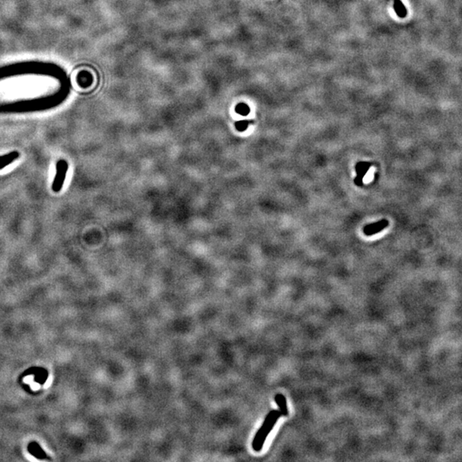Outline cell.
Listing matches in <instances>:
<instances>
[{
  "label": "cell",
  "mask_w": 462,
  "mask_h": 462,
  "mask_svg": "<svg viewBox=\"0 0 462 462\" xmlns=\"http://www.w3.org/2000/svg\"><path fill=\"white\" fill-rule=\"evenodd\" d=\"M281 416H282V413L279 410H272L266 415L264 423L258 430L252 443V447L254 451H261L266 438Z\"/></svg>",
  "instance_id": "6da1fadb"
},
{
  "label": "cell",
  "mask_w": 462,
  "mask_h": 462,
  "mask_svg": "<svg viewBox=\"0 0 462 462\" xmlns=\"http://www.w3.org/2000/svg\"><path fill=\"white\" fill-rule=\"evenodd\" d=\"M388 220L386 219H382L380 221L378 222H373V223H370V224H368V225L365 226L364 228V233L367 237H370V236H373L375 234L379 233L383 231L385 228H387L388 226Z\"/></svg>",
  "instance_id": "277c9868"
},
{
  "label": "cell",
  "mask_w": 462,
  "mask_h": 462,
  "mask_svg": "<svg viewBox=\"0 0 462 462\" xmlns=\"http://www.w3.org/2000/svg\"><path fill=\"white\" fill-rule=\"evenodd\" d=\"M236 112L239 114L240 116H247L250 113V108L245 103H240L236 106Z\"/></svg>",
  "instance_id": "ba28073f"
},
{
  "label": "cell",
  "mask_w": 462,
  "mask_h": 462,
  "mask_svg": "<svg viewBox=\"0 0 462 462\" xmlns=\"http://www.w3.org/2000/svg\"><path fill=\"white\" fill-rule=\"evenodd\" d=\"M68 170V163L64 159H60L56 163V170L55 178L53 183V190L56 193L60 192L64 186V181Z\"/></svg>",
  "instance_id": "7a4b0ae2"
},
{
  "label": "cell",
  "mask_w": 462,
  "mask_h": 462,
  "mask_svg": "<svg viewBox=\"0 0 462 462\" xmlns=\"http://www.w3.org/2000/svg\"><path fill=\"white\" fill-rule=\"evenodd\" d=\"M371 166H372V164L370 162L361 161V162L357 163L356 166H355L357 176L354 178V184L356 186H359V187L363 186V178L367 175V173L368 172V170L370 169Z\"/></svg>",
  "instance_id": "3957f363"
},
{
  "label": "cell",
  "mask_w": 462,
  "mask_h": 462,
  "mask_svg": "<svg viewBox=\"0 0 462 462\" xmlns=\"http://www.w3.org/2000/svg\"><path fill=\"white\" fill-rule=\"evenodd\" d=\"M394 9H395V13L398 16L399 18H406L407 11L405 5L402 4L401 0H394Z\"/></svg>",
  "instance_id": "52a82bcc"
},
{
  "label": "cell",
  "mask_w": 462,
  "mask_h": 462,
  "mask_svg": "<svg viewBox=\"0 0 462 462\" xmlns=\"http://www.w3.org/2000/svg\"><path fill=\"white\" fill-rule=\"evenodd\" d=\"M276 403L278 406L279 411L282 413V416H288L289 414V410L287 407V400L284 395L282 394H277L275 396Z\"/></svg>",
  "instance_id": "8992f818"
},
{
  "label": "cell",
  "mask_w": 462,
  "mask_h": 462,
  "mask_svg": "<svg viewBox=\"0 0 462 462\" xmlns=\"http://www.w3.org/2000/svg\"><path fill=\"white\" fill-rule=\"evenodd\" d=\"M19 156H20V153L17 151L0 156V169H4L5 166H9L11 163L14 162L16 159L19 158Z\"/></svg>",
  "instance_id": "5b68a950"
},
{
  "label": "cell",
  "mask_w": 462,
  "mask_h": 462,
  "mask_svg": "<svg viewBox=\"0 0 462 462\" xmlns=\"http://www.w3.org/2000/svg\"><path fill=\"white\" fill-rule=\"evenodd\" d=\"M254 124V121L253 120H242V121H238L235 124L236 126V129L237 130L240 131V132H244L245 130H247V128L249 126V124Z\"/></svg>",
  "instance_id": "9c48e42d"
}]
</instances>
